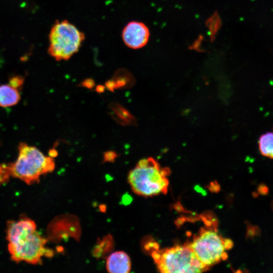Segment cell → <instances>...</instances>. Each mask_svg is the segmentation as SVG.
Here are the masks:
<instances>
[{"label":"cell","instance_id":"obj_1","mask_svg":"<svg viewBox=\"0 0 273 273\" xmlns=\"http://www.w3.org/2000/svg\"><path fill=\"white\" fill-rule=\"evenodd\" d=\"M6 238L12 259L36 264L42 257H51L53 251L46 248L47 240L36 231L35 222L29 219L8 222Z\"/></svg>","mask_w":273,"mask_h":273},{"label":"cell","instance_id":"obj_2","mask_svg":"<svg viewBox=\"0 0 273 273\" xmlns=\"http://www.w3.org/2000/svg\"><path fill=\"white\" fill-rule=\"evenodd\" d=\"M170 170L162 168L152 157L143 159L129 173L128 180L132 191L139 195L151 197L166 194Z\"/></svg>","mask_w":273,"mask_h":273},{"label":"cell","instance_id":"obj_3","mask_svg":"<svg viewBox=\"0 0 273 273\" xmlns=\"http://www.w3.org/2000/svg\"><path fill=\"white\" fill-rule=\"evenodd\" d=\"M18 150L16 161L6 164L10 176L31 185L38 181L41 175L54 169L53 157L44 156L36 147L21 143Z\"/></svg>","mask_w":273,"mask_h":273},{"label":"cell","instance_id":"obj_4","mask_svg":"<svg viewBox=\"0 0 273 273\" xmlns=\"http://www.w3.org/2000/svg\"><path fill=\"white\" fill-rule=\"evenodd\" d=\"M187 244L200 261L208 267L226 259V250L234 245L232 240L221 237L210 225L201 228Z\"/></svg>","mask_w":273,"mask_h":273},{"label":"cell","instance_id":"obj_5","mask_svg":"<svg viewBox=\"0 0 273 273\" xmlns=\"http://www.w3.org/2000/svg\"><path fill=\"white\" fill-rule=\"evenodd\" d=\"M152 257L158 269L163 273L201 272L209 268L187 244L154 251Z\"/></svg>","mask_w":273,"mask_h":273},{"label":"cell","instance_id":"obj_6","mask_svg":"<svg viewBox=\"0 0 273 273\" xmlns=\"http://www.w3.org/2000/svg\"><path fill=\"white\" fill-rule=\"evenodd\" d=\"M48 52L57 61L67 60L80 48L85 36L74 24L66 20L57 21L49 35Z\"/></svg>","mask_w":273,"mask_h":273},{"label":"cell","instance_id":"obj_7","mask_svg":"<svg viewBox=\"0 0 273 273\" xmlns=\"http://www.w3.org/2000/svg\"><path fill=\"white\" fill-rule=\"evenodd\" d=\"M149 30L143 23L131 21L126 24L122 32V38L125 44L132 49L144 47L148 42Z\"/></svg>","mask_w":273,"mask_h":273},{"label":"cell","instance_id":"obj_8","mask_svg":"<svg viewBox=\"0 0 273 273\" xmlns=\"http://www.w3.org/2000/svg\"><path fill=\"white\" fill-rule=\"evenodd\" d=\"M106 268L111 273H128L131 268L130 258L124 252H115L108 257Z\"/></svg>","mask_w":273,"mask_h":273},{"label":"cell","instance_id":"obj_9","mask_svg":"<svg viewBox=\"0 0 273 273\" xmlns=\"http://www.w3.org/2000/svg\"><path fill=\"white\" fill-rule=\"evenodd\" d=\"M20 99L19 90L9 84L0 86V106L8 107L16 105Z\"/></svg>","mask_w":273,"mask_h":273},{"label":"cell","instance_id":"obj_10","mask_svg":"<svg viewBox=\"0 0 273 273\" xmlns=\"http://www.w3.org/2000/svg\"><path fill=\"white\" fill-rule=\"evenodd\" d=\"M258 144L260 154L273 159V132H267L260 135Z\"/></svg>","mask_w":273,"mask_h":273},{"label":"cell","instance_id":"obj_11","mask_svg":"<svg viewBox=\"0 0 273 273\" xmlns=\"http://www.w3.org/2000/svg\"><path fill=\"white\" fill-rule=\"evenodd\" d=\"M111 109L116 115L118 121L125 125L133 124L135 119L125 108L118 104L113 103L111 105Z\"/></svg>","mask_w":273,"mask_h":273},{"label":"cell","instance_id":"obj_12","mask_svg":"<svg viewBox=\"0 0 273 273\" xmlns=\"http://www.w3.org/2000/svg\"><path fill=\"white\" fill-rule=\"evenodd\" d=\"M211 39H213L221 26V21L217 13L214 14L206 21Z\"/></svg>","mask_w":273,"mask_h":273},{"label":"cell","instance_id":"obj_13","mask_svg":"<svg viewBox=\"0 0 273 273\" xmlns=\"http://www.w3.org/2000/svg\"><path fill=\"white\" fill-rule=\"evenodd\" d=\"M24 80V79L23 77L20 75H16L13 76L10 79L9 84L19 90L22 87Z\"/></svg>","mask_w":273,"mask_h":273},{"label":"cell","instance_id":"obj_14","mask_svg":"<svg viewBox=\"0 0 273 273\" xmlns=\"http://www.w3.org/2000/svg\"><path fill=\"white\" fill-rule=\"evenodd\" d=\"M260 235L261 231L259 227L249 223L247 224V238L252 239L255 236H260Z\"/></svg>","mask_w":273,"mask_h":273},{"label":"cell","instance_id":"obj_15","mask_svg":"<svg viewBox=\"0 0 273 273\" xmlns=\"http://www.w3.org/2000/svg\"><path fill=\"white\" fill-rule=\"evenodd\" d=\"M269 193L268 187L263 183H260L257 187V193L262 196H266Z\"/></svg>","mask_w":273,"mask_h":273},{"label":"cell","instance_id":"obj_16","mask_svg":"<svg viewBox=\"0 0 273 273\" xmlns=\"http://www.w3.org/2000/svg\"><path fill=\"white\" fill-rule=\"evenodd\" d=\"M114 80L115 83L116 88L125 86L127 83V80L125 77L119 76Z\"/></svg>","mask_w":273,"mask_h":273},{"label":"cell","instance_id":"obj_17","mask_svg":"<svg viewBox=\"0 0 273 273\" xmlns=\"http://www.w3.org/2000/svg\"><path fill=\"white\" fill-rule=\"evenodd\" d=\"M95 85V82L92 78L85 79L81 83V86L88 89L93 88Z\"/></svg>","mask_w":273,"mask_h":273},{"label":"cell","instance_id":"obj_18","mask_svg":"<svg viewBox=\"0 0 273 273\" xmlns=\"http://www.w3.org/2000/svg\"><path fill=\"white\" fill-rule=\"evenodd\" d=\"M117 154L114 151H108L104 153V160L106 161H113L117 157Z\"/></svg>","mask_w":273,"mask_h":273},{"label":"cell","instance_id":"obj_19","mask_svg":"<svg viewBox=\"0 0 273 273\" xmlns=\"http://www.w3.org/2000/svg\"><path fill=\"white\" fill-rule=\"evenodd\" d=\"M105 87L110 91L113 92L116 89L115 81L113 79L108 80L105 82Z\"/></svg>","mask_w":273,"mask_h":273},{"label":"cell","instance_id":"obj_20","mask_svg":"<svg viewBox=\"0 0 273 273\" xmlns=\"http://www.w3.org/2000/svg\"><path fill=\"white\" fill-rule=\"evenodd\" d=\"M105 89V86L103 85H98L96 87V91L98 93H103Z\"/></svg>","mask_w":273,"mask_h":273},{"label":"cell","instance_id":"obj_21","mask_svg":"<svg viewBox=\"0 0 273 273\" xmlns=\"http://www.w3.org/2000/svg\"><path fill=\"white\" fill-rule=\"evenodd\" d=\"M57 151L55 149H51L49 151L50 156L53 158L57 156Z\"/></svg>","mask_w":273,"mask_h":273},{"label":"cell","instance_id":"obj_22","mask_svg":"<svg viewBox=\"0 0 273 273\" xmlns=\"http://www.w3.org/2000/svg\"><path fill=\"white\" fill-rule=\"evenodd\" d=\"M271 208L273 211V199H272L271 203Z\"/></svg>","mask_w":273,"mask_h":273}]
</instances>
